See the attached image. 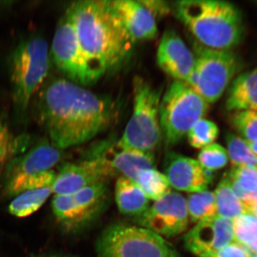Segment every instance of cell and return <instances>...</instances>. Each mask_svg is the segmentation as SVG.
<instances>
[{
  "label": "cell",
  "instance_id": "obj_1",
  "mask_svg": "<svg viewBox=\"0 0 257 257\" xmlns=\"http://www.w3.org/2000/svg\"><path fill=\"white\" fill-rule=\"evenodd\" d=\"M35 116L50 143L59 150L78 146L105 130L113 116L106 98L65 78L40 89Z\"/></svg>",
  "mask_w": 257,
  "mask_h": 257
},
{
  "label": "cell",
  "instance_id": "obj_2",
  "mask_svg": "<svg viewBox=\"0 0 257 257\" xmlns=\"http://www.w3.org/2000/svg\"><path fill=\"white\" fill-rule=\"evenodd\" d=\"M66 13L72 20L81 47L98 79L124 62L135 43L110 1L75 2Z\"/></svg>",
  "mask_w": 257,
  "mask_h": 257
},
{
  "label": "cell",
  "instance_id": "obj_3",
  "mask_svg": "<svg viewBox=\"0 0 257 257\" xmlns=\"http://www.w3.org/2000/svg\"><path fill=\"white\" fill-rule=\"evenodd\" d=\"M177 18L194 35L199 45L229 51L243 35L242 17L231 3L219 0H182L175 3Z\"/></svg>",
  "mask_w": 257,
  "mask_h": 257
},
{
  "label": "cell",
  "instance_id": "obj_4",
  "mask_svg": "<svg viewBox=\"0 0 257 257\" xmlns=\"http://www.w3.org/2000/svg\"><path fill=\"white\" fill-rule=\"evenodd\" d=\"M50 52L43 37L32 36L20 42L10 58L13 99L18 114L24 117L50 69Z\"/></svg>",
  "mask_w": 257,
  "mask_h": 257
},
{
  "label": "cell",
  "instance_id": "obj_5",
  "mask_svg": "<svg viewBox=\"0 0 257 257\" xmlns=\"http://www.w3.org/2000/svg\"><path fill=\"white\" fill-rule=\"evenodd\" d=\"M133 114L117 143L124 148L153 153L162 138L161 91L137 77L133 82Z\"/></svg>",
  "mask_w": 257,
  "mask_h": 257
},
{
  "label": "cell",
  "instance_id": "obj_6",
  "mask_svg": "<svg viewBox=\"0 0 257 257\" xmlns=\"http://www.w3.org/2000/svg\"><path fill=\"white\" fill-rule=\"evenodd\" d=\"M209 103L188 84L174 81L161 98L162 138L167 147L178 144L199 120L204 119Z\"/></svg>",
  "mask_w": 257,
  "mask_h": 257
},
{
  "label": "cell",
  "instance_id": "obj_7",
  "mask_svg": "<svg viewBox=\"0 0 257 257\" xmlns=\"http://www.w3.org/2000/svg\"><path fill=\"white\" fill-rule=\"evenodd\" d=\"M97 257H182L170 242L143 227L113 225L97 240Z\"/></svg>",
  "mask_w": 257,
  "mask_h": 257
},
{
  "label": "cell",
  "instance_id": "obj_8",
  "mask_svg": "<svg viewBox=\"0 0 257 257\" xmlns=\"http://www.w3.org/2000/svg\"><path fill=\"white\" fill-rule=\"evenodd\" d=\"M62 150L54 147L48 139L42 140L8 166L6 190L11 195L33 189L52 187L56 178L53 170L62 158Z\"/></svg>",
  "mask_w": 257,
  "mask_h": 257
},
{
  "label": "cell",
  "instance_id": "obj_9",
  "mask_svg": "<svg viewBox=\"0 0 257 257\" xmlns=\"http://www.w3.org/2000/svg\"><path fill=\"white\" fill-rule=\"evenodd\" d=\"M195 66L188 84L207 103L217 101L238 69L236 57L229 51L216 50L197 44Z\"/></svg>",
  "mask_w": 257,
  "mask_h": 257
},
{
  "label": "cell",
  "instance_id": "obj_10",
  "mask_svg": "<svg viewBox=\"0 0 257 257\" xmlns=\"http://www.w3.org/2000/svg\"><path fill=\"white\" fill-rule=\"evenodd\" d=\"M51 55L65 79L84 86L98 80L83 52L75 29L65 13L56 29Z\"/></svg>",
  "mask_w": 257,
  "mask_h": 257
},
{
  "label": "cell",
  "instance_id": "obj_11",
  "mask_svg": "<svg viewBox=\"0 0 257 257\" xmlns=\"http://www.w3.org/2000/svg\"><path fill=\"white\" fill-rule=\"evenodd\" d=\"M107 197L106 182L66 194H55L52 211L56 219L68 231L79 229L97 216Z\"/></svg>",
  "mask_w": 257,
  "mask_h": 257
},
{
  "label": "cell",
  "instance_id": "obj_12",
  "mask_svg": "<svg viewBox=\"0 0 257 257\" xmlns=\"http://www.w3.org/2000/svg\"><path fill=\"white\" fill-rule=\"evenodd\" d=\"M189 219L185 198L179 193L170 192L140 215L139 223L161 236H173L186 231Z\"/></svg>",
  "mask_w": 257,
  "mask_h": 257
},
{
  "label": "cell",
  "instance_id": "obj_13",
  "mask_svg": "<svg viewBox=\"0 0 257 257\" xmlns=\"http://www.w3.org/2000/svg\"><path fill=\"white\" fill-rule=\"evenodd\" d=\"M87 155L99 158L113 177L121 175L133 181L141 171L155 168L153 153L124 148L114 140L99 142L89 150Z\"/></svg>",
  "mask_w": 257,
  "mask_h": 257
},
{
  "label": "cell",
  "instance_id": "obj_14",
  "mask_svg": "<svg viewBox=\"0 0 257 257\" xmlns=\"http://www.w3.org/2000/svg\"><path fill=\"white\" fill-rule=\"evenodd\" d=\"M234 239V220L218 215L197 222L184 236L186 248L201 257L213 256Z\"/></svg>",
  "mask_w": 257,
  "mask_h": 257
},
{
  "label": "cell",
  "instance_id": "obj_15",
  "mask_svg": "<svg viewBox=\"0 0 257 257\" xmlns=\"http://www.w3.org/2000/svg\"><path fill=\"white\" fill-rule=\"evenodd\" d=\"M112 177L110 171L97 157L87 155L84 160L64 164L52 186L55 194H71L80 189L106 182Z\"/></svg>",
  "mask_w": 257,
  "mask_h": 257
},
{
  "label": "cell",
  "instance_id": "obj_16",
  "mask_svg": "<svg viewBox=\"0 0 257 257\" xmlns=\"http://www.w3.org/2000/svg\"><path fill=\"white\" fill-rule=\"evenodd\" d=\"M157 64L175 81L188 82L195 66V56L173 30H167L161 39Z\"/></svg>",
  "mask_w": 257,
  "mask_h": 257
},
{
  "label": "cell",
  "instance_id": "obj_17",
  "mask_svg": "<svg viewBox=\"0 0 257 257\" xmlns=\"http://www.w3.org/2000/svg\"><path fill=\"white\" fill-rule=\"evenodd\" d=\"M213 172L204 170L197 160L178 154H168L165 163V175L170 187L187 192L207 190L214 179Z\"/></svg>",
  "mask_w": 257,
  "mask_h": 257
},
{
  "label": "cell",
  "instance_id": "obj_18",
  "mask_svg": "<svg viewBox=\"0 0 257 257\" xmlns=\"http://www.w3.org/2000/svg\"><path fill=\"white\" fill-rule=\"evenodd\" d=\"M110 3L134 43L157 37L156 20L140 1L113 0Z\"/></svg>",
  "mask_w": 257,
  "mask_h": 257
},
{
  "label": "cell",
  "instance_id": "obj_19",
  "mask_svg": "<svg viewBox=\"0 0 257 257\" xmlns=\"http://www.w3.org/2000/svg\"><path fill=\"white\" fill-rule=\"evenodd\" d=\"M226 107L229 111L257 110V68L235 79L228 92Z\"/></svg>",
  "mask_w": 257,
  "mask_h": 257
},
{
  "label": "cell",
  "instance_id": "obj_20",
  "mask_svg": "<svg viewBox=\"0 0 257 257\" xmlns=\"http://www.w3.org/2000/svg\"><path fill=\"white\" fill-rule=\"evenodd\" d=\"M115 199L120 212L140 216L147 210L150 201L143 191L131 179L119 177L115 184Z\"/></svg>",
  "mask_w": 257,
  "mask_h": 257
},
{
  "label": "cell",
  "instance_id": "obj_21",
  "mask_svg": "<svg viewBox=\"0 0 257 257\" xmlns=\"http://www.w3.org/2000/svg\"><path fill=\"white\" fill-rule=\"evenodd\" d=\"M28 143V137L13 133L6 115L0 112V175L18 157Z\"/></svg>",
  "mask_w": 257,
  "mask_h": 257
},
{
  "label": "cell",
  "instance_id": "obj_22",
  "mask_svg": "<svg viewBox=\"0 0 257 257\" xmlns=\"http://www.w3.org/2000/svg\"><path fill=\"white\" fill-rule=\"evenodd\" d=\"M235 195L243 204L257 199V168L248 167H233L226 174Z\"/></svg>",
  "mask_w": 257,
  "mask_h": 257
},
{
  "label": "cell",
  "instance_id": "obj_23",
  "mask_svg": "<svg viewBox=\"0 0 257 257\" xmlns=\"http://www.w3.org/2000/svg\"><path fill=\"white\" fill-rule=\"evenodd\" d=\"M51 194H52V187L20 193L10 203V213L18 218L32 215L43 206Z\"/></svg>",
  "mask_w": 257,
  "mask_h": 257
},
{
  "label": "cell",
  "instance_id": "obj_24",
  "mask_svg": "<svg viewBox=\"0 0 257 257\" xmlns=\"http://www.w3.org/2000/svg\"><path fill=\"white\" fill-rule=\"evenodd\" d=\"M214 196L218 216L231 219L247 214L246 206L235 195L226 175L216 187Z\"/></svg>",
  "mask_w": 257,
  "mask_h": 257
},
{
  "label": "cell",
  "instance_id": "obj_25",
  "mask_svg": "<svg viewBox=\"0 0 257 257\" xmlns=\"http://www.w3.org/2000/svg\"><path fill=\"white\" fill-rule=\"evenodd\" d=\"M134 182L143 191L146 197L152 200H158L171 192L170 183L165 174L155 168L139 172Z\"/></svg>",
  "mask_w": 257,
  "mask_h": 257
},
{
  "label": "cell",
  "instance_id": "obj_26",
  "mask_svg": "<svg viewBox=\"0 0 257 257\" xmlns=\"http://www.w3.org/2000/svg\"><path fill=\"white\" fill-rule=\"evenodd\" d=\"M186 202L189 218L193 222H199L217 215L214 192L205 190L192 193Z\"/></svg>",
  "mask_w": 257,
  "mask_h": 257
},
{
  "label": "cell",
  "instance_id": "obj_27",
  "mask_svg": "<svg viewBox=\"0 0 257 257\" xmlns=\"http://www.w3.org/2000/svg\"><path fill=\"white\" fill-rule=\"evenodd\" d=\"M227 154L233 167H248L257 168V156L243 139L234 134L226 136Z\"/></svg>",
  "mask_w": 257,
  "mask_h": 257
},
{
  "label": "cell",
  "instance_id": "obj_28",
  "mask_svg": "<svg viewBox=\"0 0 257 257\" xmlns=\"http://www.w3.org/2000/svg\"><path fill=\"white\" fill-rule=\"evenodd\" d=\"M234 239L252 253H257V219L251 214L235 218Z\"/></svg>",
  "mask_w": 257,
  "mask_h": 257
},
{
  "label": "cell",
  "instance_id": "obj_29",
  "mask_svg": "<svg viewBox=\"0 0 257 257\" xmlns=\"http://www.w3.org/2000/svg\"><path fill=\"white\" fill-rule=\"evenodd\" d=\"M219 135L217 125L209 120L202 119L197 121L187 133L191 146L202 149L211 145Z\"/></svg>",
  "mask_w": 257,
  "mask_h": 257
},
{
  "label": "cell",
  "instance_id": "obj_30",
  "mask_svg": "<svg viewBox=\"0 0 257 257\" xmlns=\"http://www.w3.org/2000/svg\"><path fill=\"white\" fill-rule=\"evenodd\" d=\"M197 161L204 170L214 172L227 165L229 157L224 147L213 143L202 149Z\"/></svg>",
  "mask_w": 257,
  "mask_h": 257
},
{
  "label": "cell",
  "instance_id": "obj_31",
  "mask_svg": "<svg viewBox=\"0 0 257 257\" xmlns=\"http://www.w3.org/2000/svg\"><path fill=\"white\" fill-rule=\"evenodd\" d=\"M231 121L246 143L257 142V110L238 111Z\"/></svg>",
  "mask_w": 257,
  "mask_h": 257
},
{
  "label": "cell",
  "instance_id": "obj_32",
  "mask_svg": "<svg viewBox=\"0 0 257 257\" xmlns=\"http://www.w3.org/2000/svg\"><path fill=\"white\" fill-rule=\"evenodd\" d=\"M252 253L241 243L233 241L211 257H251Z\"/></svg>",
  "mask_w": 257,
  "mask_h": 257
},
{
  "label": "cell",
  "instance_id": "obj_33",
  "mask_svg": "<svg viewBox=\"0 0 257 257\" xmlns=\"http://www.w3.org/2000/svg\"><path fill=\"white\" fill-rule=\"evenodd\" d=\"M140 2L149 10L156 20L157 18L167 16L171 12L170 5L167 2L162 0H141Z\"/></svg>",
  "mask_w": 257,
  "mask_h": 257
},
{
  "label": "cell",
  "instance_id": "obj_34",
  "mask_svg": "<svg viewBox=\"0 0 257 257\" xmlns=\"http://www.w3.org/2000/svg\"><path fill=\"white\" fill-rule=\"evenodd\" d=\"M244 205L246 206L247 214H252V216L257 217V199L253 202L246 203Z\"/></svg>",
  "mask_w": 257,
  "mask_h": 257
},
{
  "label": "cell",
  "instance_id": "obj_35",
  "mask_svg": "<svg viewBox=\"0 0 257 257\" xmlns=\"http://www.w3.org/2000/svg\"><path fill=\"white\" fill-rule=\"evenodd\" d=\"M250 150L253 152V153L257 155V142H253V143H247Z\"/></svg>",
  "mask_w": 257,
  "mask_h": 257
},
{
  "label": "cell",
  "instance_id": "obj_36",
  "mask_svg": "<svg viewBox=\"0 0 257 257\" xmlns=\"http://www.w3.org/2000/svg\"><path fill=\"white\" fill-rule=\"evenodd\" d=\"M251 257H257V253H252V254H251Z\"/></svg>",
  "mask_w": 257,
  "mask_h": 257
}]
</instances>
